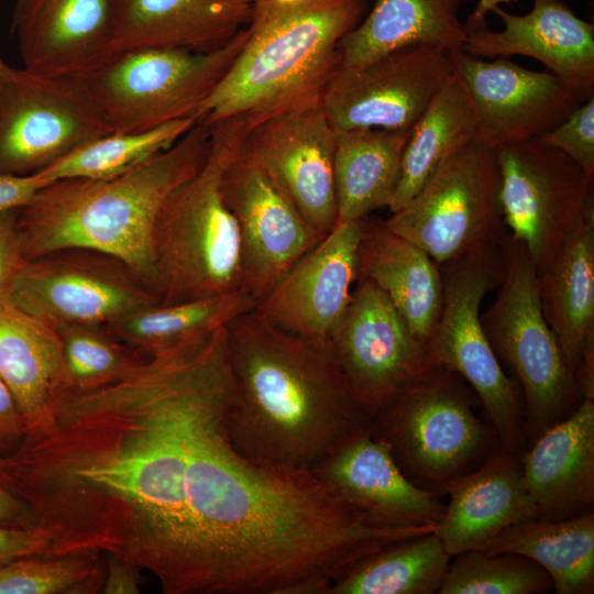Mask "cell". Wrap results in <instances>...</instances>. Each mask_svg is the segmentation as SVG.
Returning <instances> with one entry per match:
<instances>
[{
    "label": "cell",
    "instance_id": "5",
    "mask_svg": "<svg viewBox=\"0 0 594 594\" xmlns=\"http://www.w3.org/2000/svg\"><path fill=\"white\" fill-rule=\"evenodd\" d=\"M209 129L205 163L168 195L154 226L156 294L163 305L241 289L239 228L222 179L248 128L242 119L230 118Z\"/></svg>",
    "mask_w": 594,
    "mask_h": 594
},
{
    "label": "cell",
    "instance_id": "6",
    "mask_svg": "<svg viewBox=\"0 0 594 594\" xmlns=\"http://www.w3.org/2000/svg\"><path fill=\"white\" fill-rule=\"evenodd\" d=\"M469 387L458 374L436 367L371 419V433L404 474L437 495L501 448L493 427L475 415Z\"/></svg>",
    "mask_w": 594,
    "mask_h": 594
},
{
    "label": "cell",
    "instance_id": "49",
    "mask_svg": "<svg viewBox=\"0 0 594 594\" xmlns=\"http://www.w3.org/2000/svg\"><path fill=\"white\" fill-rule=\"evenodd\" d=\"M25 2H26V0H14V10L13 11L19 10Z\"/></svg>",
    "mask_w": 594,
    "mask_h": 594
},
{
    "label": "cell",
    "instance_id": "39",
    "mask_svg": "<svg viewBox=\"0 0 594 594\" xmlns=\"http://www.w3.org/2000/svg\"><path fill=\"white\" fill-rule=\"evenodd\" d=\"M538 139L562 151L594 176V96Z\"/></svg>",
    "mask_w": 594,
    "mask_h": 594
},
{
    "label": "cell",
    "instance_id": "37",
    "mask_svg": "<svg viewBox=\"0 0 594 594\" xmlns=\"http://www.w3.org/2000/svg\"><path fill=\"white\" fill-rule=\"evenodd\" d=\"M102 556L79 551L18 558L0 565V594L101 593Z\"/></svg>",
    "mask_w": 594,
    "mask_h": 594
},
{
    "label": "cell",
    "instance_id": "10",
    "mask_svg": "<svg viewBox=\"0 0 594 594\" xmlns=\"http://www.w3.org/2000/svg\"><path fill=\"white\" fill-rule=\"evenodd\" d=\"M384 221L438 265L501 246L508 234L499 201L495 148L475 138Z\"/></svg>",
    "mask_w": 594,
    "mask_h": 594
},
{
    "label": "cell",
    "instance_id": "3",
    "mask_svg": "<svg viewBox=\"0 0 594 594\" xmlns=\"http://www.w3.org/2000/svg\"><path fill=\"white\" fill-rule=\"evenodd\" d=\"M210 142L209 127L197 122L172 146L120 175L51 182L18 211L25 261L67 248L99 251L125 263L157 296L156 218L168 195L205 163Z\"/></svg>",
    "mask_w": 594,
    "mask_h": 594
},
{
    "label": "cell",
    "instance_id": "15",
    "mask_svg": "<svg viewBox=\"0 0 594 594\" xmlns=\"http://www.w3.org/2000/svg\"><path fill=\"white\" fill-rule=\"evenodd\" d=\"M453 72L444 48L403 47L359 67L339 68L321 92L322 107L334 132L407 131Z\"/></svg>",
    "mask_w": 594,
    "mask_h": 594
},
{
    "label": "cell",
    "instance_id": "25",
    "mask_svg": "<svg viewBox=\"0 0 594 594\" xmlns=\"http://www.w3.org/2000/svg\"><path fill=\"white\" fill-rule=\"evenodd\" d=\"M449 504L436 529L447 552L481 549L507 527L535 518L519 455L502 450L444 490Z\"/></svg>",
    "mask_w": 594,
    "mask_h": 594
},
{
    "label": "cell",
    "instance_id": "42",
    "mask_svg": "<svg viewBox=\"0 0 594 594\" xmlns=\"http://www.w3.org/2000/svg\"><path fill=\"white\" fill-rule=\"evenodd\" d=\"M50 183L38 173L30 175L0 173V211L26 206Z\"/></svg>",
    "mask_w": 594,
    "mask_h": 594
},
{
    "label": "cell",
    "instance_id": "23",
    "mask_svg": "<svg viewBox=\"0 0 594 594\" xmlns=\"http://www.w3.org/2000/svg\"><path fill=\"white\" fill-rule=\"evenodd\" d=\"M254 0H117L108 57L140 48L208 52L250 22Z\"/></svg>",
    "mask_w": 594,
    "mask_h": 594
},
{
    "label": "cell",
    "instance_id": "48",
    "mask_svg": "<svg viewBox=\"0 0 594 594\" xmlns=\"http://www.w3.org/2000/svg\"><path fill=\"white\" fill-rule=\"evenodd\" d=\"M275 3H278V4H294V3H297L301 0H271Z\"/></svg>",
    "mask_w": 594,
    "mask_h": 594
},
{
    "label": "cell",
    "instance_id": "2",
    "mask_svg": "<svg viewBox=\"0 0 594 594\" xmlns=\"http://www.w3.org/2000/svg\"><path fill=\"white\" fill-rule=\"evenodd\" d=\"M226 333L234 384L229 429L246 458L311 473L371 427L327 343L286 331L255 309L231 320Z\"/></svg>",
    "mask_w": 594,
    "mask_h": 594
},
{
    "label": "cell",
    "instance_id": "34",
    "mask_svg": "<svg viewBox=\"0 0 594 594\" xmlns=\"http://www.w3.org/2000/svg\"><path fill=\"white\" fill-rule=\"evenodd\" d=\"M451 558L435 531L400 540L356 562L328 594L438 593Z\"/></svg>",
    "mask_w": 594,
    "mask_h": 594
},
{
    "label": "cell",
    "instance_id": "31",
    "mask_svg": "<svg viewBox=\"0 0 594 594\" xmlns=\"http://www.w3.org/2000/svg\"><path fill=\"white\" fill-rule=\"evenodd\" d=\"M477 550L529 558L547 571L557 594L594 592L593 510L569 518L516 522Z\"/></svg>",
    "mask_w": 594,
    "mask_h": 594
},
{
    "label": "cell",
    "instance_id": "24",
    "mask_svg": "<svg viewBox=\"0 0 594 594\" xmlns=\"http://www.w3.org/2000/svg\"><path fill=\"white\" fill-rule=\"evenodd\" d=\"M530 444L520 464L535 518L561 519L592 512L594 399H582Z\"/></svg>",
    "mask_w": 594,
    "mask_h": 594
},
{
    "label": "cell",
    "instance_id": "21",
    "mask_svg": "<svg viewBox=\"0 0 594 594\" xmlns=\"http://www.w3.org/2000/svg\"><path fill=\"white\" fill-rule=\"evenodd\" d=\"M371 521L388 527H438L446 506L413 483L371 429L353 436L311 472Z\"/></svg>",
    "mask_w": 594,
    "mask_h": 594
},
{
    "label": "cell",
    "instance_id": "43",
    "mask_svg": "<svg viewBox=\"0 0 594 594\" xmlns=\"http://www.w3.org/2000/svg\"><path fill=\"white\" fill-rule=\"evenodd\" d=\"M25 432V421L19 406L0 377V455L12 452Z\"/></svg>",
    "mask_w": 594,
    "mask_h": 594
},
{
    "label": "cell",
    "instance_id": "33",
    "mask_svg": "<svg viewBox=\"0 0 594 594\" xmlns=\"http://www.w3.org/2000/svg\"><path fill=\"white\" fill-rule=\"evenodd\" d=\"M476 128L474 103L453 72L410 130L389 211L407 204L450 156L474 140Z\"/></svg>",
    "mask_w": 594,
    "mask_h": 594
},
{
    "label": "cell",
    "instance_id": "12",
    "mask_svg": "<svg viewBox=\"0 0 594 594\" xmlns=\"http://www.w3.org/2000/svg\"><path fill=\"white\" fill-rule=\"evenodd\" d=\"M7 293L20 308L56 329L107 326L160 304L121 260L82 248L61 249L25 262Z\"/></svg>",
    "mask_w": 594,
    "mask_h": 594
},
{
    "label": "cell",
    "instance_id": "9",
    "mask_svg": "<svg viewBox=\"0 0 594 594\" xmlns=\"http://www.w3.org/2000/svg\"><path fill=\"white\" fill-rule=\"evenodd\" d=\"M246 37L245 26L227 45L213 51H125L77 77L114 132L151 130L197 118Z\"/></svg>",
    "mask_w": 594,
    "mask_h": 594
},
{
    "label": "cell",
    "instance_id": "35",
    "mask_svg": "<svg viewBox=\"0 0 594 594\" xmlns=\"http://www.w3.org/2000/svg\"><path fill=\"white\" fill-rule=\"evenodd\" d=\"M196 123L197 118L189 117L145 131H113L86 143L37 173L50 182L110 178L165 151Z\"/></svg>",
    "mask_w": 594,
    "mask_h": 594
},
{
    "label": "cell",
    "instance_id": "18",
    "mask_svg": "<svg viewBox=\"0 0 594 594\" xmlns=\"http://www.w3.org/2000/svg\"><path fill=\"white\" fill-rule=\"evenodd\" d=\"M451 55L477 113L476 139L494 148L542 135L587 100L550 72L529 70L509 58Z\"/></svg>",
    "mask_w": 594,
    "mask_h": 594
},
{
    "label": "cell",
    "instance_id": "8",
    "mask_svg": "<svg viewBox=\"0 0 594 594\" xmlns=\"http://www.w3.org/2000/svg\"><path fill=\"white\" fill-rule=\"evenodd\" d=\"M502 273L501 246L446 263L443 306L426 346L436 367L458 374L474 392L501 449L519 455L526 443L520 391L495 355L480 315L482 300L499 285Z\"/></svg>",
    "mask_w": 594,
    "mask_h": 594
},
{
    "label": "cell",
    "instance_id": "44",
    "mask_svg": "<svg viewBox=\"0 0 594 594\" xmlns=\"http://www.w3.org/2000/svg\"><path fill=\"white\" fill-rule=\"evenodd\" d=\"M102 594L141 593V570L133 563L113 554H105Z\"/></svg>",
    "mask_w": 594,
    "mask_h": 594
},
{
    "label": "cell",
    "instance_id": "45",
    "mask_svg": "<svg viewBox=\"0 0 594 594\" xmlns=\"http://www.w3.org/2000/svg\"><path fill=\"white\" fill-rule=\"evenodd\" d=\"M0 526L36 527L28 508L0 484Z\"/></svg>",
    "mask_w": 594,
    "mask_h": 594
},
{
    "label": "cell",
    "instance_id": "46",
    "mask_svg": "<svg viewBox=\"0 0 594 594\" xmlns=\"http://www.w3.org/2000/svg\"><path fill=\"white\" fill-rule=\"evenodd\" d=\"M509 1H515V0H479L477 6L469 15L466 23L477 24V23L486 21V16L488 12H492V10L496 7H501V3H505Z\"/></svg>",
    "mask_w": 594,
    "mask_h": 594
},
{
    "label": "cell",
    "instance_id": "26",
    "mask_svg": "<svg viewBox=\"0 0 594 594\" xmlns=\"http://www.w3.org/2000/svg\"><path fill=\"white\" fill-rule=\"evenodd\" d=\"M537 277L543 316L574 373L594 352V194Z\"/></svg>",
    "mask_w": 594,
    "mask_h": 594
},
{
    "label": "cell",
    "instance_id": "17",
    "mask_svg": "<svg viewBox=\"0 0 594 594\" xmlns=\"http://www.w3.org/2000/svg\"><path fill=\"white\" fill-rule=\"evenodd\" d=\"M222 191L239 228L241 290L258 304L323 235L241 146L226 168Z\"/></svg>",
    "mask_w": 594,
    "mask_h": 594
},
{
    "label": "cell",
    "instance_id": "38",
    "mask_svg": "<svg viewBox=\"0 0 594 594\" xmlns=\"http://www.w3.org/2000/svg\"><path fill=\"white\" fill-rule=\"evenodd\" d=\"M454 558L439 594H535L553 588L547 571L520 554L475 549Z\"/></svg>",
    "mask_w": 594,
    "mask_h": 594
},
{
    "label": "cell",
    "instance_id": "13",
    "mask_svg": "<svg viewBox=\"0 0 594 594\" xmlns=\"http://www.w3.org/2000/svg\"><path fill=\"white\" fill-rule=\"evenodd\" d=\"M328 348L351 393L372 417L400 392L436 369L387 295L359 279L331 332Z\"/></svg>",
    "mask_w": 594,
    "mask_h": 594
},
{
    "label": "cell",
    "instance_id": "27",
    "mask_svg": "<svg viewBox=\"0 0 594 594\" xmlns=\"http://www.w3.org/2000/svg\"><path fill=\"white\" fill-rule=\"evenodd\" d=\"M359 279L375 283L426 344L443 306L438 264L417 244L393 232L383 220L363 218Z\"/></svg>",
    "mask_w": 594,
    "mask_h": 594
},
{
    "label": "cell",
    "instance_id": "16",
    "mask_svg": "<svg viewBox=\"0 0 594 594\" xmlns=\"http://www.w3.org/2000/svg\"><path fill=\"white\" fill-rule=\"evenodd\" d=\"M336 132L321 95L277 111L246 129L241 150L290 199L321 235L338 222Z\"/></svg>",
    "mask_w": 594,
    "mask_h": 594
},
{
    "label": "cell",
    "instance_id": "20",
    "mask_svg": "<svg viewBox=\"0 0 594 594\" xmlns=\"http://www.w3.org/2000/svg\"><path fill=\"white\" fill-rule=\"evenodd\" d=\"M504 24L492 31L486 21L465 23L461 51L477 58L531 57L542 63L569 88L588 99L594 96V24L579 18L562 0H534L521 15L501 7L492 10Z\"/></svg>",
    "mask_w": 594,
    "mask_h": 594
},
{
    "label": "cell",
    "instance_id": "29",
    "mask_svg": "<svg viewBox=\"0 0 594 594\" xmlns=\"http://www.w3.org/2000/svg\"><path fill=\"white\" fill-rule=\"evenodd\" d=\"M462 0H376L340 42V68L362 66L393 51L430 45L461 51L466 37Z\"/></svg>",
    "mask_w": 594,
    "mask_h": 594
},
{
    "label": "cell",
    "instance_id": "28",
    "mask_svg": "<svg viewBox=\"0 0 594 594\" xmlns=\"http://www.w3.org/2000/svg\"><path fill=\"white\" fill-rule=\"evenodd\" d=\"M0 377L12 393L25 428L40 421L64 392L58 330L0 293Z\"/></svg>",
    "mask_w": 594,
    "mask_h": 594
},
{
    "label": "cell",
    "instance_id": "41",
    "mask_svg": "<svg viewBox=\"0 0 594 594\" xmlns=\"http://www.w3.org/2000/svg\"><path fill=\"white\" fill-rule=\"evenodd\" d=\"M48 546L47 534L38 527L0 526V565L18 558L46 553Z\"/></svg>",
    "mask_w": 594,
    "mask_h": 594
},
{
    "label": "cell",
    "instance_id": "30",
    "mask_svg": "<svg viewBox=\"0 0 594 594\" xmlns=\"http://www.w3.org/2000/svg\"><path fill=\"white\" fill-rule=\"evenodd\" d=\"M410 130L354 129L336 132L338 221L360 220L374 210L389 207L400 180Z\"/></svg>",
    "mask_w": 594,
    "mask_h": 594
},
{
    "label": "cell",
    "instance_id": "11",
    "mask_svg": "<svg viewBox=\"0 0 594 594\" xmlns=\"http://www.w3.org/2000/svg\"><path fill=\"white\" fill-rule=\"evenodd\" d=\"M113 132L85 84L9 66L0 80V173H37Z\"/></svg>",
    "mask_w": 594,
    "mask_h": 594
},
{
    "label": "cell",
    "instance_id": "14",
    "mask_svg": "<svg viewBox=\"0 0 594 594\" xmlns=\"http://www.w3.org/2000/svg\"><path fill=\"white\" fill-rule=\"evenodd\" d=\"M495 153L504 223L539 270L594 194L593 176L538 138L496 147Z\"/></svg>",
    "mask_w": 594,
    "mask_h": 594
},
{
    "label": "cell",
    "instance_id": "36",
    "mask_svg": "<svg viewBox=\"0 0 594 594\" xmlns=\"http://www.w3.org/2000/svg\"><path fill=\"white\" fill-rule=\"evenodd\" d=\"M57 330L63 345L64 392L105 387L147 359L105 326H67Z\"/></svg>",
    "mask_w": 594,
    "mask_h": 594
},
{
    "label": "cell",
    "instance_id": "40",
    "mask_svg": "<svg viewBox=\"0 0 594 594\" xmlns=\"http://www.w3.org/2000/svg\"><path fill=\"white\" fill-rule=\"evenodd\" d=\"M19 209L0 211V293L26 262L19 238L16 216Z\"/></svg>",
    "mask_w": 594,
    "mask_h": 594
},
{
    "label": "cell",
    "instance_id": "4",
    "mask_svg": "<svg viewBox=\"0 0 594 594\" xmlns=\"http://www.w3.org/2000/svg\"><path fill=\"white\" fill-rule=\"evenodd\" d=\"M369 0H254L248 37L200 108L207 127L240 118L246 127L321 95L341 66L339 44L364 19Z\"/></svg>",
    "mask_w": 594,
    "mask_h": 594
},
{
    "label": "cell",
    "instance_id": "32",
    "mask_svg": "<svg viewBox=\"0 0 594 594\" xmlns=\"http://www.w3.org/2000/svg\"><path fill=\"white\" fill-rule=\"evenodd\" d=\"M256 306L257 301L240 289L176 304H154L105 327L152 358L201 341Z\"/></svg>",
    "mask_w": 594,
    "mask_h": 594
},
{
    "label": "cell",
    "instance_id": "1",
    "mask_svg": "<svg viewBox=\"0 0 594 594\" xmlns=\"http://www.w3.org/2000/svg\"><path fill=\"white\" fill-rule=\"evenodd\" d=\"M194 372L183 350L120 381L64 392L0 455V484L48 537L47 554L96 551L157 580L175 573Z\"/></svg>",
    "mask_w": 594,
    "mask_h": 594
},
{
    "label": "cell",
    "instance_id": "19",
    "mask_svg": "<svg viewBox=\"0 0 594 594\" xmlns=\"http://www.w3.org/2000/svg\"><path fill=\"white\" fill-rule=\"evenodd\" d=\"M363 219L338 221L255 307L267 320L300 337L327 343L359 277Z\"/></svg>",
    "mask_w": 594,
    "mask_h": 594
},
{
    "label": "cell",
    "instance_id": "22",
    "mask_svg": "<svg viewBox=\"0 0 594 594\" xmlns=\"http://www.w3.org/2000/svg\"><path fill=\"white\" fill-rule=\"evenodd\" d=\"M117 0H26L13 11L23 68L77 77L108 57Z\"/></svg>",
    "mask_w": 594,
    "mask_h": 594
},
{
    "label": "cell",
    "instance_id": "7",
    "mask_svg": "<svg viewBox=\"0 0 594 594\" xmlns=\"http://www.w3.org/2000/svg\"><path fill=\"white\" fill-rule=\"evenodd\" d=\"M503 273L481 322L499 363L520 388L524 430L531 443L580 404L576 381L540 304L537 270L509 234L501 245Z\"/></svg>",
    "mask_w": 594,
    "mask_h": 594
},
{
    "label": "cell",
    "instance_id": "47",
    "mask_svg": "<svg viewBox=\"0 0 594 594\" xmlns=\"http://www.w3.org/2000/svg\"><path fill=\"white\" fill-rule=\"evenodd\" d=\"M9 65H7L4 63V61L2 59L1 55H0V80L2 79V77L4 76L7 69H8Z\"/></svg>",
    "mask_w": 594,
    "mask_h": 594
}]
</instances>
